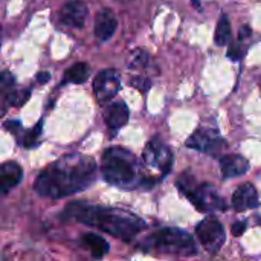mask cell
<instances>
[{"instance_id":"cell-5","label":"cell","mask_w":261,"mask_h":261,"mask_svg":"<svg viewBox=\"0 0 261 261\" xmlns=\"http://www.w3.org/2000/svg\"><path fill=\"white\" fill-rule=\"evenodd\" d=\"M177 187L180 193L199 210L203 213L210 211H226L228 205L225 203L223 197L217 194L216 188L210 184H200L199 187H190L187 182V176L182 174L177 180Z\"/></svg>"},{"instance_id":"cell-11","label":"cell","mask_w":261,"mask_h":261,"mask_svg":"<svg viewBox=\"0 0 261 261\" xmlns=\"http://www.w3.org/2000/svg\"><path fill=\"white\" fill-rule=\"evenodd\" d=\"M118 28V20L110 9H102L95 18V37L98 41L104 43L110 40Z\"/></svg>"},{"instance_id":"cell-14","label":"cell","mask_w":261,"mask_h":261,"mask_svg":"<svg viewBox=\"0 0 261 261\" xmlns=\"http://www.w3.org/2000/svg\"><path fill=\"white\" fill-rule=\"evenodd\" d=\"M220 168L223 177H239L249 171V162L240 154H226L220 158Z\"/></svg>"},{"instance_id":"cell-25","label":"cell","mask_w":261,"mask_h":261,"mask_svg":"<svg viewBox=\"0 0 261 261\" xmlns=\"http://www.w3.org/2000/svg\"><path fill=\"white\" fill-rule=\"evenodd\" d=\"M2 92L3 93H6V92H9L11 89H12V86H14V83H15V80H14V76L8 72V70H5L3 73H2Z\"/></svg>"},{"instance_id":"cell-18","label":"cell","mask_w":261,"mask_h":261,"mask_svg":"<svg viewBox=\"0 0 261 261\" xmlns=\"http://www.w3.org/2000/svg\"><path fill=\"white\" fill-rule=\"evenodd\" d=\"M231 40V24L226 15H222L216 29V35H214V41L217 46H225L228 44V41Z\"/></svg>"},{"instance_id":"cell-12","label":"cell","mask_w":261,"mask_h":261,"mask_svg":"<svg viewBox=\"0 0 261 261\" xmlns=\"http://www.w3.org/2000/svg\"><path fill=\"white\" fill-rule=\"evenodd\" d=\"M258 193L254 188L252 184H243L239 187L232 196V206L237 211H245V210H255L258 208Z\"/></svg>"},{"instance_id":"cell-9","label":"cell","mask_w":261,"mask_h":261,"mask_svg":"<svg viewBox=\"0 0 261 261\" xmlns=\"http://www.w3.org/2000/svg\"><path fill=\"white\" fill-rule=\"evenodd\" d=\"M121 89V75L116 69H104L93 80V96L98 102H107Z\"/></svg>"},{"instance_id":"cell-15","label":"cell","mask_w":261,"mask_h":261,"mask_svg":"<svg viewBox=\"0 0 261 261\" xmlns=\"http://www.w3.org/2000/svg\"><path fill=\"white\" fill-rule=\"evenodd\" d=\"M23 177V170L17 162H5L0 167V188L6 194L9 190L17 187Z\"/></svg>"},{"instance_id":"cell-23","label":"cell","mask_w":261,"mask_h":261,"mask_svg":"<svg viewBox=\"0 0 261 261\" xmlns=\"http://www.w3.org/2000/svg\"><path fill=\"white\" fill-rule=\"evenodd\" d=\"M243 54H245V49L242 47V41L239 40L231 44V47L228 50V58H231L232 61H239V60H242Z\"/></svg>"},{"instance_id":"cell-24","label":"cell","mask_w":261,"mask_h":261,"mask_svg":"<svg viewBox=\"0 0 261 261\" xmlns=\"http://www.w3.org/2000/svg\"><path fill=\"white\" fill-rule=\"evenodd\" d=\"M5 127H6V130H8V132L14 133L17 138H20V139H21V136H23L24 130H23V127H21V122H20V121H8V122H5Z\"/></svg>"},{"instance_id":"cell-22","label":"cell","mask_w":261,"mask_h":261,"mask_svg":"<svg viewBox=\"0 0 261 261\" xmlns=\"http://www.w3.org/2000/svg\"><path fill=\"white\" fill-rule=\"evenodd\" d=\"M130 86L136 87L141 92H148L150 87H151V80L148 76L147 78L145 76H136V78H132L130 80Z\"/></svg>"},{"instance_id":"cell-7","label":"cell","mask_w":261,"mask_h":261,"mask_svg":"<svg viewBox=\"0 0 261 261\" xmlns=\"http://www.w3.org/2000/svg\"><path fill=\"white\" fill-rule=\"evenodd\" d=\"M196 236H197L200 245L203 246V249L211 254L222 249V246L225 245V240H226L223 225L214 217H208V219L202 220L196 228Z\"/></svg>"},{"instance_id":"cell-4","label":"cell","mask_w":261,"mask_h":261,"mask_svg":"<svg viewBox=\"0 0 261 261\" xmlns=\"http://www.w3.org/2000/svg\"><path fill=\"white\" fill-rule=\"evenodd\" d=\"M139 248L145 251L156 249L159 252H168L182 257H191L197 252L193 237L187 231H182L179 228L159 229L158 232L147 237V240L141 243Z\"/></svg>"},{"instance_id":"cell-26","label":"cell","mask_w":261,"mask_h":261,"mask_svg":"<svg viewBox=\"0 0 261 261\" xmlns=\"http://www.w3.org/2000/svg\"><path fill=\"white\" fill-rule=\"evenodd\" d=\"M231 231L236 237H240L245 231H246V222H236L232 226H231Z\"/></svg>"},{"instance_id":"cell-13","label":"cell","mask_w":261,"mask_h":261,"mask_svg":"<svg viewBox=\"0 0 261 261\" xmlns=\"http://www.w3.org/2000/svg\"><path fill=\"white\" fill-rule=\"evenodd\" d=\"M128 118H130L128 107L122 101L110 104L104 112V121L107 127L113 132H118L119 128H122L128 122Z\"/></svg>"},{"instance_id":"cell-1","label":"cell","mask_w":261,"mask_h":261,"mask_svg":"<svg viewBox=\"0 0 261 261\" xmlns=\"http://www.w3.org/2000/svg\"><path fill=\"white\" fill-rule=\"evenodd\" d=\"M96 170L93 158L81 153H69L46 167L37 176L34 188L41 197H67L93 185Z\"/></svg>"},{"instance_id":"cell-10","label":"cell","mask_w":261,"mask_h":261,"mask_svg":"<svg viewBox=\"0 0 261 261\" xmlns=\"http://www.w3.org/2000/svg\"><path fill=\"white\" fill-rule=\"evenodd\" d=\"M87 5L81 0L67 2L60 11V21L70 28H83L87 18Z\"/></svg>"},{"instance_id":"cell-20","label":"cell","mask_w":261,"mask_h":261,"mask_svg":"<svg viewBox=\"0 0 261 261\" xmlns=\"http://www.w3.org/2000/svg\"><path fill=\"white\" fill-rule=\"evenodd\" d=\"M41 127H43V121H38L31 130H28V132L23 133V136H21V145L24 148H35L40 144L38 139H40L41 130H43Z\"/></svg>"},{"instance_id":"cell-2","label":"cell","mask_w":261,"mask_h":261,"mask_svg":"<svg viewBox=\"0 0 261 261\" xmlns=\"http://www.w3.org/2000/svg\"><path fill=\"white\" fill-rule=\"evenodd\" d=\"M64 216L124 242H130L133 237L145 229V222L141 220L138 216L115 208L70 203L64 210Z\"/></svg>"},{"instance_id":"cell-27","label":"cell","mask_w":261,"mask_h":261,"mask_svg":"<svg viewBox=\"0 0 261 261\" xmlns=\"http://www.w3.org/2000/svg\"><path fill=\"white\" fill-rule=\"evenodd\" d=\"M35 80H37L38 84H46L50 80V73L49 72H38L37 76H35Z\"/></svg>"},{"instance_id":"cell-3","label":"cell","mask_w":261,"mask_h":261,"mask_svg":"<svg viewBox=\"0 0 261 261\" xmlns=\"http://www.w3.org/2000/svg\"><path fill=\"white\" fill-rule=\"evenodd\" d=\"M101 174L102 179L118 188L132 190L135 187L151 188L156 180L141 174V167L135 154L121 147L107 148L101 158Z\"/></svg>"},{"instance_id":"cell-8","label":"cell","mask_w":261,"mask_h":261,"mask_svg":"<svg viewBox=\"0 0 261 261\" xmlns=\"http://www.w3.org/2000/svg\"><path fill=\"white\" fill-rule=\"evenodd\" d=\"M187 147L196 151H202V153H208L214 156L225 147V141L219 130L202 127V128H197L187 139Z\"/></svg>"},{"instance_id":"cell-6","label":"cell","mask_w":261,"mask_h":261,"mask_svg":"<svg viewBox=\"0 0 261 261\" xmlns=\"http://www.w3.org/2000/svg\"><path fill=\"white\" fill-rule=\"evenodd\" d=\"M144 161L148 167L158 168L161 176L165 177L173 168V150L161 136H154L144 148Z\"/></svg>"},{"instance_id":"cell-21","label":"cell","mask_w":261,"mask_h":261,"mask_svg":"<svg viewBox=\"0 0 261 261\" xmlns=\"http://www.w3.org/2000/svg\"><path fill=\"white\" fill-rule=\"evenodd\" d=\"M31 98V90L26 89V90H9L5 93V102L11 104V106H15V107H20L23 106L28 99Z\"/></svg>"},{"instance_id":"cell-19","label":"cell","mask_w":261,"mask_h":261,"mask_svg":"<svg viewBox=\"0 0 261 261\" xmlns=\"http://www.w3.org/2000/svg\"><path fill=\"white\" fill-rule=\"evenodd\" d=\"M151 66V58L148 55V52H145L144 49H136L132 52L130 61H128V67L130 69H144L147 70Z\"/></svg>"},{"instance_id":"cell-16","label":"cell","mask_w":261,"mask_h":261,"mask_svg":"<svg viewBox=\"0 0 261 261\" xmlns=\"http://www.w3.org/2000/svg\"><path fill=\"white\" fill-rule=\"evenodd\" d=\"M81 243L89 248L93 258H102L109 252V243L106 242V239H102L98 234L87 232L81 236Z\"/></svg>"},{"instance_id":"cell-17","label":"cell","mask_w":261,"mask_h":261,"mask_svg":"<svg viewBox=\"0 0 261 261\" xmlns=\"http://www.w3.org/2000/svg\"><path fill=\"white\" fill-rule=\"evenodd\" d=\"M90 75V67L86 63H76L64 72V83L83 84Z\"/></svg>"}]
</instances>
